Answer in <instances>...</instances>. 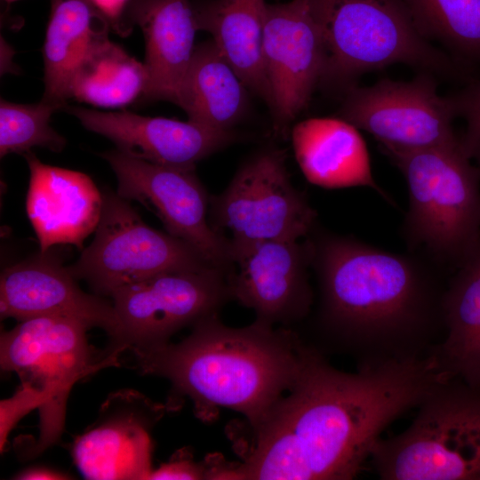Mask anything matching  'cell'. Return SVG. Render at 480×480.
Wrapping results in <instances>:
<instances>
[{"instance_id": "obj_22", "label": "cell", "mask_w": 480, "mask_h": 480, "mask_svg": "<svg viewBox=\"0 0 480 480\" xmlns=\"http://www.w3.org/2000/svg\"><path fill=\"white\" fill-rule=\"evenodd\" d=\"M457 268L444 296V338L431 355L451 379L480 388V242Z\"/></svg>"}, {"instance_id": "obj_1", "label": "cell", "mask_w": 480, "mask_h": 480, "mask_svg": "<svg viewBox=\"0 0 480 480\" xmlns=\"http://www.w3.org/2000/svg\"><path fill=\"white\" fill-rule=\"evenodd\" d=\"M448 379L432 355L346 372L308 345L295 384L223 479H353L386 428Z\"/></svg>"}, {"instance_id": "obj_17", "label": "cell", "mask_w": 480, "mask_h": 480, "mask_svg": "<svg viewBox=\"0 0 480 480\" xmlns=\"http://www.w3.org/2000/svg\"><path fill=\"white\" fill-rule=\"evenodd\" d=\"M68 111L87 130L114 142L118 150L180 169L194 170L199 161L236 140L232 131L213 130L191 120L184 122L81 107H71Z\"/></svg>"}, {"instance_id": "obj_26", "label": "cell", "mask_w": 480, "mask_h": 480, "mask_svg": "<svg viewBox=\"0 0 480 480\" xmlns=\"http://www.w3.org/2000/svg\"><path fill=\"white\" fill-rule=\"evenodd\" d=\"M420 32L460 63H480V0H404Z\"/></svg>"}, {"instance_id": "obj_15", "label": "cell", "mask_w": 480, "mask_h": 480, "mask_svg": "<svg viewBox=\"0 0 480 480\" xmlns=\"http://www.w3.org/2000/svg\"><path fill=\"white\" fill-rule=\"evenodd\" d=\"M162 413V406L139 392L111 394L98 420L73 444L81 474L96 480L148 479L153 470L149 431Z\"/></svg>"}, {"instance_id": "obj_12", "label": "cell", "mask_w": 480, "mask_h": 480, "mask_svg": "<svg viewBox=\"0 0 480 480\" xmlns=\"http://www.w3.org/2000/svg\"><path fill=\"white\" fill-rule=\"evenodd\" d=\"M102 157L116 174L118 196L140 203L159 218L167 233L227 273L233 263L231 245L207 221L208 196L194 170L157 164L117 148Z\"/></svg>"}, {"instance_id": "obj_28", "label": "cell", "mask_w": 480, "mask_h": 480, "mask_svg": "<svg viewBox=\"0 0 480 480\" xmlns=\"http://www.w3.org/2000/svg\"><path fill=\"white\" fill-rule=\"evenodd\" d=\"M449 99L456 117H462L466 123L465 132L460 138L461 146L480 169V79L470 80Z\"/></svg>"}, {"instance_id": "obj_13", "label": "cell", "mask_w": 480, "mask_h": 480, "mask_svg": "<svg viewBox=\"0 0 480 480\" xmlns=\"http://www.w3.org/2000/svg\"><path fill=\"white\" fill-rule=\"evenodd\" d=\"M263 56L274 132L284 136L323 75L324 45L308 0L267 4Z\"/></svg>"}, {"instance_id": "obj_8", "label": "cell", "mask_w": 480, "mask_h": 480, "mask_svg": "<svg viewBox=\"0 0 480 480\" xmlns=\"http://www.w3.org/2000/svg\"><path fill=\"white\" fill-rule=\"evenodd\" d=\"M102 195L94 238L68 266L76 279L84 280L98 294L111 296L120 288L164 272L214 268L183 240L146 224L130 201L116 192Z\"/></svg>"}, {"instance_id": "obj_2", "label": "cell", "mask_w": 480, "mask_h": 480, "mask_svg": "<svg viewBox=\"0 0 480 480\" xmlns=\"http://www.w3.org/2000/svg\"><path fill=\"white\" fill-rule=\"evenodd\" d=\"M312 261L322 353L372 368L426 357L443 340L447 284L416 257L332 236L313 246Z\"/></svg>"}, {"instance_id": "obj_4", "label": "cell", "mask_w": 480, "mask_h": 480, "mask_svg": "<svg viewBox=\"0 0 480 480\" xmlns=\"http://www.w3.org/2000/svg\"><path fill=\"white\" fill-rule=\"evenodd\" d=\"M308 1L324 45L319 85L345 93L360 76L395 63L466 76L420 32L404 0Z\"/></svg>"}, {"instance_id": "obj_30", "label": "cell", "mask_w": 480, "mask_h": 480, "mask_svg": "<svg viewBox=\"0 0 480 480\" xmlns=\"http://www.w3.org/2000/svg\"><path fill=\"white\" fill-rule=\"evenodd\" d=\"M211 467L209 461L195 462L191 453L182 449L177 452L165 463L160 465L156 469H153L148 479L153 480H171V479H210Z\"/></svg>"}, {"instance_id": "obj_20", "label": "cell", "mask_w": 480, "mask_h": 480, "mask_svg": "<svg viewBox=\"0 0 480 480\" xmlns=\"http://www.w3.org/2000/svg\"><path fill=\"white\" fill-rule=\"evenodd\" d=\"M297 162L312 184L326 188L370 187L389 198L377 185L359 129L342 118L301 121L292 132Z\"/></svg>"}, {"instance_id": "obj_6", "label": "cell", "mask_w": 480, "mask_h": 480, "mask_svg": "<svg viewBox=\"0 0 480 480\" xmlns=\"http://www.w3.org/2000/svg\"><path fill=\"white\" fill-rule=\"evenodd\" d=\"M411 425L380 437L370 461L382 480H480V388L458 379L438 384Z\"/></svg>"}, {"instance_id": "obj_21", "label": "cell", "mask_w": 480, "mask_h": 480, "mask_svg": "<svg viewBox=\"0 0 480 480\" xmlns=\"http://www.w3.org/2000/svg\"><path fill=\"white\" fill-rule=\"evenodd\" d=\"M265 0H204L193 4L197 30L211 34L218 50L248 90L271 107L263 56Z\"/></svg>"}, {"instance_id": "obj_9", "label": "cell", "mask_w": 480, "mask_h": 480, "mask_svg": "<svg viewBox=\"0 0 480 480\" xmlns=\"http://www.w3.org/2000/svg\"><path fill=\"white\" fill-rule=\"evenodd\" d=\"M213 228L228 231L231 247L271 240H300L316 211L291 182L283 150L267 148L248 159L227 188L210 200ZM223 236V235H222Z\"/></svg>"}, {"instance_id": "obj_23", "label": "cell", "mask_w": 480, "mask_h": 480, "mask_svg": "<svg viewBox=\"0 0 480 480\" xmlns=\"http://www.w3.org/2000/svg\"><path fill=\"white\" fill-rule=\"evenodd\" d=\"M43 47L44 99L60 108L73 77L90 51L108 36L109 23L89 0H51Z\"/></svg>"}, {"instance_id": "obj_5", "label": "cell", "mask_w": 480, "mask_h": 480, "mask_svg": "<svg viewBox=\"0 0 480 480\" xmlns=\"http://www.w3.org/2000/svg\"><path fill=\"white\" fill-rule=\"evenodd\" d=\"M406 180L404 235L440 264L458 268L480 242V169L458 144L383 149Z\"/></svg>"}, {"instance_id": "obj_14", "label": "cell", "mask_w": 480, "mask_h": 480, "mask_svg": "<svg viewBox=\"0 0 480 480\" xmlns=\"http://www.w3.org/2000/svg\"><path fill=\"white\" fill-rule=\"evenodd\" d=\"M236 269L228 276L230 295L252 308L256 320L288 324L309 311L307 268L313 246L299 240H271L231 247Z\"/></svg>"}, {"instance_id": "obj_24", "label": "cell", "mask_w": 480, "mask_h": 480, "mask_svg": "<svg viewBox=\"0 0 480 480\" xmlns=\"http://www.w3.org/2000/svg\"><path fill=\"white\" fill-rule=\"evenodd\" d=\"M248 88L213 41L195 47L177 105L188 120L218 131H232L245 113Z\"/></svg>"}, {"instance_id": "obj_25", "label": "cell", "mask_w": 480, "mask_h": 480, "mask_svg": "<svg viewBox=\"0 0 480 480\" xmlns=\"http://www.w3.org/2000/svg\"><path fill=\"white\" fill-rule=\"evenodd\" d=\"M148 84L144 63L108 38L96 44L77 68L70 97L102 108H116L143 96Z\"/></svg>"}, {"instance_id": "obj_10", "label": "cell", "mask_w": 480, "mask_h": 480, "mask_svg": "<svg viewBox=\"0 0 480 480\" xmlns=\"http://www.w3.org/2000/svg\"><path fill=\"white\" fill-rule=\"evenodd\" d=\"M119 339L111 353L169 341L179 330L216 315L231 297L226 272L215 268L157 274L111 296Z\"/></svg>"}, {"instance_id": "obj_27", "label": "cell", "mask_w": 480, "mask_h": 480, "mask_svg": "<svg viewBox=\"0 0 480 480\" xmlns=\"http://www.w3.org/2000/svg\"><path fill=\"white\" fill-rule=\"evenodd\" d=\"M60 107L45 99L36 104H19L1 99L0 156L25 154L34 147L60 152L66 140L51 125L52 114Z\"/></svg>"}, {"instance_id": "obj_32", "label": "cell", "mask_w": 480, "mask_h": 480, "mask_svg": "<svg viewBox=\"0 0 480 480\" xmlns=\"http://www.w3.org/2000/svg\"><path fill=\"white\" fill-rule=\"evenodd\" d=\"M13 478L23 480H63L70 477L64 473L45 467H32L20 471Z\"/></svg>"}, {"instance_id": "obj_33", "label": "cell", "mask_w": 480, "mask_h": 480, "mask_svg": "<svg viewBox=\"0 0 480 480\" xmlns=\"http://www.w3.org/2000/svg\"><path fill=\"white\" fill-rule=\"evenodd\" d=\"M4 1H6L8 3H12V2H15V1H18V0H4Z\"/></svg>"}, {"instance_id": "obj_31", "label": "cell", "mask_w": 480, "mask_h": 480, "mask_svg": "<svg viewBox=\"0 0 480 480\" xmlns=\"http://www.w3.org/2000/svg\"><path fill=\"white\" fill-rule=\"evenodd\" d=\"M93 6L106 18L109 25L118 33L126 35L129 33L127 22L124 20L127 15L131 0H89Z\"/></svg>"}, {"instance_id": "obj_7", "label": "cell", "mask_w": 480, "mask_h": 480, "mask_svg": "<svg viewBox=\"0 0 480 480\" xmlns=\"http://www.w3.org/2000/svg\"><path fill=\"white\" fill-rule=\"evenodd\" d=\"M90 327L66 316H38L4 332L0 339V364L16 372L22 383L42 390L47 396L39 410V436L26 456L33 457L56 443L65 422L66 406L72 387L84 377L112 365L118 355L110 353L94 361L87 341Z\"/></svg>"}, {"instance_id": "obj_18", "label": "cell", "mask_w": 480, "mask_h": 480, "mask_svg": "<svg viewBox=\"0 0 480 480\" xmlns=\"http://www.w3.org/2000/svg\"><path fill=\"white\" fill-rule=\"evenodd\" d=\"M23 155L30 172L26 211L39 252L65 244L82 249L99 224L103 195L88 175L45 164L30 151Z\"/></svg>"}, {"instance_id": "obj_3", "label": "cell", "mask_w": 480, "mask_h": 480, "mask_svg": "<svg viewBox=\"0 0 480 480\" xmlns=\"http://www.w3.org/2000/svg\"><path fill=\"white\" fill-rule=\"evenodd\" d=\"M308 346L287 329L259 320L229 327L216 314L195 324L178 343L131 350L141 372L167 379L193 401L199 417L228 408L242 413L254 432L295 384Z\"/></svg>"}, {"instance_id": "obj_19", "label": "cell", "mask_w": 480, "mask_h": 480, "mask_svg": "<svg viewBox=\"0 0 480 480\" xmlns=\"http://www.w3.org/2000/svg\"><path fill=\"white\" fill-rule=\"evenodd\" d=\"M127 16L145 38L148 84L143 97L177 104L198 31L193 4L189 0H131Z\"/></svg>"}, {"instance_id": "obj_29", "label": "cell", "mask_w": 480, "mask_h": 480, "mask_svg": "<svg viewBox=\"0 0 480 480\" xmlns=\"http://www.w3.org/2000/svg\"><path fill=\"white\" fill-rule=\"evenodd\" d=\"M47 402L46 395L28 383H22L14 395L0 403V450L5 449L8 436L16 424L28 412L42 409Z\"/></svg>"}, {"instance_id": "obj_11", "label": "cell", "mask_w": 480, "mask_h": 480, "mask_svg": "<svg viewBox=\"0 0 480 480\" xmlns=\"http://www.w3.org/2000/svg\"><path fill=\"white\" fill-rule=\"evenodd\" d=\"M340 118L371 133L382 149L416 150L460 142L449 97H441L430 73L409 82L382 79L344 93Z\"/></svg>"}, {"instance_id": "obj_16", "label": "cell", "mask_w": 480, "mask_h": 480, "mask_svg": "<svg viewBox=\"0 0 480 480\" xmlns=\"http://www.w3.org/2000/svg\"><path fill=\"white\" fill-rule=\"evenodd\" d=\"M76 280L52 248L9 266L0 279L1 318H75L90 328L103 329L114 348L119 339V325L113 304L84 292Z\"/></svg>"}]
</instances>
